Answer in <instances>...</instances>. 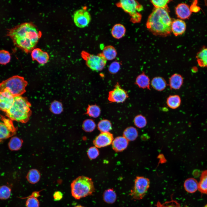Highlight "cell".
<instances>
[{"label":"cell","instance_id":"6da1fadb","mask_svg":"<svg viewBox=\"0 0 207 207\" xmlns=\"http://www.w3.org/2000/svg\"><path fill=\"white\" fill-rule=\"evenodd\" d=\"M172 22L167 8H155L149 16L146 26L154 35L166 36L172 32Z\"/></svg>","mask_w":207,"mask_h":207},{"label":"cell","instance_id":"7a4b0ae2","mask_svg":"<svg viewBox=\"0 0 207 207\" xmlns=\"http://www.w3.org/2000/svg\"><path fill=\"white\" fill-rule=\"evenodd\" d=\"M31 106L26 97L21 96L14 97L12 105L5 112L6 115L11 120L25 123L28 121L31 114Z\"/></svg>","mask_w":207,"mask_h":207},{"label":"cell","instance_id":"3957f363","mask_svg":"<svg viewBox=\"0 0 207 207\" xmlns=\"http://www.w3.org/2000/svg\"><path fill=\"white\" fill-rule=\"evenodd\" d=\"M71 188L72 196L77 200L91 195L95 191L92 179L83 176L73 180L71 184Z\"/></svg>","mask_w":207,"mask_h":207},{"label":"cell","instance_id":"277c9868","mask_svg":"<svg viewBox=\"0 0 207 207\" xmlns=\"http://www.w3.org/2000/svg\"><path fill=\"white\" fill-rule=\"evenodd\" d=\"M27 82L23 77L13 76L0 83V93L6 90L14 97L21 96L26 92Z\"/></svg>","mask_w":207,"mask_h":207},{"label":"cell","instance_id":"5b68a950","mask_svg":"<svg viewBox=\"0 0 207 207\" xmlns=\"http://www.w3.org/2000/svg\"><path fill=\"white\" fill-rule=\"evenodd\" d=\"M150 181L143 176L136 177L133 188L131 190L129 195L134 200L142 199L146 195L150 186Z\"/></svg>","mask_w":207,"mask_h":207},{"label":"cell","instance_id":"8992f818","mask_svg":"<svg viewBox=\"0 0 207 207\" xmlns=\"http://www.w3.org/2000/svg\"><path fill=\"white\" fill-rule=\"evenodd\" d=\"M81 55L87 66L93 71H101L106 65L107 60L102 53L95 55L83 51Z\"/></svg>","mask_w":207,"mask_h":207},{"label":"cell","instance_id":"52a82bcc","mask_svg":"<svg viewBox=\"0 0 207 207\" xmlns=\"http://www.w3.org/2000/svg\"><path fill=\"white\" fill-rule=\"evenodd\" d=\"M118 6L130 14L133 21L138 22L141 20V15L137 12L142 10L143 7L137 1L134 0H122L118 3Z\"/></svg>","mask_w":207,"mask_h":207},{"label":"cell","instance_id":"ba28073f","mask_svg":"<svg viewBox=\"0 0 207 207\" xmlns=\"http://www.w3.org/2000/svg\"><path fill=\"white\" fill-rule=\"evenodd\" d=\"M129 97L126 91L122 88L117 82L114 88L108 93V99L110 103H122Z\"/></svg>","mask_w":207,"mask_h":207},{"label":"cell","instance_id":"9c48e42d","mask_svg":"<svg viewBox=\"0 0 207 207\" xmlns=\"http://www.w3.org/2000/svg\"><path fill=\"white\" fill-rule=\"evenodd\" d=\"M0 121V142L14 135L16 128L12 120L1 116Z\"/></svg>","mask_w":207,"mask_h":207},{"label":"cell","instance_id":"30bf717a","mask_svg":"<svg viewBox=\"0 0 207 207\" xmlns=\"http://www.w3.org/2000/svg\"><path fill=\"white\" fill-rule=\"evenodd\" d=\"M73 20L75 25L78 27L84 28L88 25L91 20L89 13L84 9L76 10L74 13Z\"/></svg>","mask_w":207,"mask_h":207},{"label":"cell","instance_id":"8fae6325","mask_svg":"<svg viewBox=\"0 0 207 207\" xmlns=\"http://www.w3.org/2000/svg\"><path fill=\"white\" fill-rule=\"evenodd\" d=\"M14 97L8 91L4 90L0 93V110L6 112L11 107Z\"/></svg>","mask_w":207,"mask_h":207},{"label":"cell","instance_id":"7c38bea8","mask_svg":"<svg viewBox=\"0 0 207 207\" xmlns=\"http://www.w3.org/2000/svg\"><path fill=\"white\" fill-rule=\"evenodd\" d=\"M113 139V135L111 133L101 132L95 138L93 142L95 147L101 148L110 145Z\"/></svg>","mask_w":207,"mask_h":207},{"label":"cell","instance_id":"4fadbf2b","mask_svg":"<svg viewBox=\"0 0 207 207\" xmlns=\"http://www.w3.org/2000/svg\"><path fill=\"white\" fill-rule=\"evenodd\" d=\"M175 13L177 17L181 20L188 19L191 14L190 7L185 3L179 4L175 8Z\"/></svg>","mask_w":207,"mask_h":207},{"label":"cell","instance_id":"5bb4252c","mask_svg":"<svg viewBox=\"0 0 207 207\" xmlns=\"http://www.w3.org/2000/svg\"><path fill=\"white\" fill-rule=\"evenodd\" d=\"M186 24L182 20L177 19L172 21L171 25V31L175 36L183 34L186 29Z\"/></svg>","mask_w":207,"mask_h":207},{"label":"cell","instance_id":"9a60e30c","mask_svg":"<svg viewBox=\"0 0 207 207\" xmlns=\"http://www.w3.org/2000/svg\"><path fill=\"white\" fill-rule=\"evenodd\" d=\"M135 84L139 88L150 90L151 82L150 79L143 72L137 77Z\"/></svg>","mask_w":207,"mask_h":207},{"label":"cell","instance_id":"2e32d148","mask_svg":"<svg viewBox=\"0 0 207 207\" xmlns=\"http://www.w3.org/2000/svg\"><path fill=\"white\" fill-rule=\"evenodd\" d=\"M128 141L124 137H118L113 140L112 145L113 149L116 152L122 151L127 147Z\"/></svg>","mask_w":207,"mask_h":207},{"label":"cell","instance_id":"e0dca14e","mask_svg":"<svg viewBox=\"0 0 207 207\" xmlns=\"http://www.w3.org/2000/svg\"><path fill=\"white\" fill-rule=\"evenodd\" d=\"M183 83L182 76L178 73H174L170 77L169 85L171 89L178 90L180 89Z\"/></svg>","mask_w":207,"mask_h":207},{"label":"cell","instance_id":"ac0fdd59","mask_svg":"<svg viewBox=\"0 0 207 207\" xmlns=\"http://www.w3.org/2000/svg\"><path fill=\"white\" fill-rule=\"evenodd\" d=\"M151 85L153 89L158 91H162L166 88L167 84L164 78L160 76L154 77L151 81Z\"/></svg>","mask_w":207,"mask_h":207},{"label":"cell","instance_id":"d6986e66","mask_svg":"<svg viewBox=\"0 0 207 207\" xmlns=\"http://www.w3.org/2000/svg\"><path fill=\"white\" fill-rule=\"evenodd\" d=\"M198 183L195 179L190 178L186 179L184 183V187L188 193H193L198 189Z\"/></svg>","mask_w":207,"mask_h":207},{"label":"cell","instance_id":"ffe728a7","mask_svg":"<svg viewBox=\"0 0 207 207\" xmlns=\"http://www.w3.org/2000/svg\"><path fill=\"white\" fill-rule=\"evenodd\" d=\"M166 103L168 106L170 108L175 109L178 108L181 103V99L180 96L177 95H171L167 98Z\"/></svg>","mask_w":207,"mask_h":207},{"label":"cell","instance_id":"44dd1931","mask_svg":"<svg viewBox=\"0 0 207 207\" xmlns=\"http://www.w3.org/2000/svg\"><path fill=\"white\" fill-rule=\"evenodd\" d=\"M126 31V28L123 25L118 24L113 26L111 33L113 37L117 39H119L124 36Z\"/></svg>","mask_w":207,"mask_h":207},{"label":"cell","instance_id":"7402d4cb","mask_svg":"<svg viewBox=\"0 0 207 207\" xmlns=\"http://www.w3.org/2000/svg\"><path fill=\"white\" fill-rule=\"evenodd\" d=\"M103 200L106 203L112 204L114 203L117 198V195L113 189H108L103 192Z\"/></svg>","mask_w":207,"mask_h":207},{"label":"cell","instance_id":"603a6c76","mask_svg":"<svg viewBox=\"0 0 207 207\" xmlns=\"http://www.w3.org/2000/svg\"><path fill=\"white\" fill-rule=\"evenodd\" d=\"M196 57L199 66L207 67V48L202 49L197 53Z\"/></svg>","mask_w":207,"mask_h":207},{"label":"cell","instance_id":"cb8c5ba5","mask_svg":"<svg viewBox=\"0 0 207 207\" xmlns=\"http://www.w3.org/2000/svg\"><path fill=\"white\" fill-rule=\"evenodd\" d=\"M101 53L107 60H111L114 59L117 54L116 49L111 45L105 47Z\"/></svg>","mask_w":207,"mask_h":207},{"label":"cell","instance_id":"d4e9b609","mask_svg":"<svg viewBox=\"0 0 207 207\" xmlns=\"http://www.w3.org/2000/svg\"><path fill=\"white\" fill-rule=\"evenodd\" d=\"M198 189L202 193L207 194V170L203 171L201 173Z\"/></svg>","mask_w":207,"mask_h":207},{"label":"cell","instance_id":"484cf974","mask_svg":"<svg viewBox=\"0 0 207 207\" xmlns=\"http://www.w3.org/2000/svg\"><path fill=\"white\" fill-rule=\"evenodd\" d=\"M40 177V174L39 171L34 169L29 170L26 176L28 181L32 184L37 183L39 181Z\"/></svg>","mask_w":207,"mask_h":207},{"label":"cell","instance_id":"4316f807","mask_svg":"<svg viewBox=\"0 0 207 207\" xmlns=\"http://www.w3.org/2000/svg\"><path fill=\"white\" fill-rule=\"evenodd\" d=\"M100 108L96 104L89 105L87 108L85 114L90 117L96 118L99 116L101 113Z\"/></svg>","mask_w":207,"mask_h":207},{"label":"cell","instance_id":"83f0119b","mask_svg":"<svg viewBox=\"0 0 207 207\" xmlns=\"http://www.w3.org/2000/svg\"><path fill=\"white\" fill-rule=\"evenodd\" d=\"M138 133L135 128L130 126L126 129L123 132V137L128 141L135 140L138 136Z\"/></svg>","mask_w":207,"mask_h":207},{"label":"cell","instance_id":"f1b7e54d","mask_svg":"<svg viewBox=\"0 0 207 207\" xmlns=\"http://www.w3.org/2000/svg\"><path fill=\"white\" fill-rule=\"evenodd\" d=\"M22 140L20 138L16 137H12L8 143V147L10 150L12 151H16L20 149L22 146Z\"/></svg>","mask_w":207,"mask_h":207},{"label":"cell","instance_id":"f546056e","mask_svg":"<svg viewBox=\"0 0 207 207\" xmlns=\"http://www.w3.org/2000/svg\"><path fill=\"white\" fill-rule=\"evenodd\" d=\"M97 126L98 129L101 133L109 132L112 129L111 122L107 119L100 120Z\"/></svg>","mask_w":207,"mask_h":207},{"label":"cell","instance_id":"4dcf8cb0","mask_svg":"<svg viewBox=\"0 0 207 207\" xmlns=\"http://www.w3.org/2000/svg\"><path fill=\"white\" fill-rule=\"evenodd\" d=\"M50 109L51 112L53 114H59L61 113L63 110L62 104L59 101H54L51 103Z\"/></svg>","mask_w":207,"mask_h":207},{"label":"cell","instance_id":"1f68e13d","mask_svg":"<svg viewBox=\"0 0 207 207\" xmlns=\"http://www.w3.org/2000/svg\"><path fill=\"white\" fill-rule=\"evenodd\" d=\"M134 122L137 127L142 128L145 126L147 122L145 117L140 114L135 116L134 119Z\"/></svg>","mask_w":207,"mask_h":207},{"label":"cell","instance_id":"d6a6232c","mask_svg":"<svg viewBox=\"0 0 207 207\" xmlns=\"http://www.w3.org/2000/svg\"><path fill=\"white\" fill-rule=\"evenodd\" d=\"M83 129L85 131L90 132L95 128L96 124L94 121L91 119L85 120L83 124Z\"/></svg>","mask_w":207,"mask_h":207},{"label":"cell","instance_id":"836d02e7","mask_svg":"<svg viewBox=\"0 0 207 207\" xmlns=\"http://www.w3.org/2000/svg\"><path fill=\"white\" fill-rule=\"evenodd\" d=\"M11 56L9 52L5 50H0V64L5 65L10 61Z\"/></svg>","mask_w":207,"mask_h":207},{"label":"cell","instance_id":"e575fe53","mask_svg":"<svg viewBox=\"0 0 207 207\" xmlns=\"http://www.w3.org/2000/svg\"><path fill=\"white\" fill-rule=\"evenodd\" d=\"M11 195V189L6 185L0 187V199L6 200L9 198Z\"/></svg>","mask_w":207,"mask_h":207},{"label":"cell","instance_id":"d590c367","mask_svg":"<svg viewBox=\"0 0 207 207\" xmlns=\"http://www.w3.org/2000/svg\"><path fill=\"white\" fill-rule=\"evenodd\" d=\"M49 55L48 53L42 51L36 60L40 64L44 65L48 62L49 60Z\"/></svg>","mask_w":207,"mask_h":207},{"label":"cell","instance_id":"8d00e7d4","mask_svg":"<svg viewBox=\"0 0 207 207\" xmlns=\"http://www.w3.org/2000/svg\"><path fill=\"white\" fill-rule=\"evenodd\" d=\"M170 1L168 0H152L151 2L156 8H167L168 3Z\"/></svg>","mask_w":207,"mask_h":207},{"label":"cell","instance_id":"74e56055","mask_svg":"<svg viewBox=\"0 0 207 207\" xmlns=\"http://www.w3.org/2000/svg\"><path fill=\"white\" fill-rule=\"evenodd\" d=\"M120 68V63L118 62L114 61L110 65L108 70L110 74H114L119 71Z\"/></svg>","mask_w":207,"mask_h":207},{"label":"cell","instance_id":"f35d334b","mask_svg":"<svg viewBox=\"0 0 207 207\" xmlns=\"http://www.w3.org/2000/svg\"><path fill=\"white\" fill-rule=\"evenodd\" d=\"M26 207H39V202L38 199L35 197H30L26 202Z\"/></svg>","mask_w":207,"mask_h":207},{"label":"cell","instance_id":"ab89813d","mask_svg":"<svg viewBox=\"0 0 207 207\" xmlns=\"http://www.w3.org/2000/svg\"><path fill=\"white\" fill-rule=\"evenodd\" d=\"M99 151L95 147H90L87 151V155L89 158L91 159L96 158L99 155Z\"/></svg>","mask_w":207,"mask_h":207},{"label":"cell","instance_id":"60d3db41","mask_svg":"<svg viewBox=\"0 0 207 207\" xmlns=\"http://www.w3.org/2000/svg\"><path fill=\"white\" fill-rule=\"evenodd\" d=\"M42 51L40 49L37 48L33 49L31 53V57L33 60H36L37 59Z\"/></svg>","mask_w":207,"mask_h":207},{"label":"cell","instance_id":"b9f144b4","mask_svg":"<svg viewBox=\"0 0 207 207\" xmlns=\"http://www.w3.org/2000/svg\"><path fill=\"white\" fill-rule=\"evenodd\" d=\"M197 1H195L193 2L190 7V9L191 12L196 13L200 11V7L197 5Z\"/></svg>","mask_w":207,"mask_h":207},{"label":"cell","instance_id":"7bdbcfd3","mask_svg":"<svg viewBox=\"0 0 207 207\" xmlns=\"http://www.w3.org/2000/svg\"><path fill=\"white\" fill-rule=\"evenodd\" d=\"M53 197L55 200H59L62 198L63 194L60 191H56L54 193L53 195Z\"/></svg>","mask_w":207,"mask_h":207},{"label":"cell","instance_id":"ee69618b","mask_svg":"<svg viewBox=\"0 0 207 207\" xmlns=\"http://www.w3.org/2000/svg\"><path fill=\"white\" fill-rule=\"evenodd\" d=\"M74 207H84V206H82L80 205H79L76 206H75Z\"/></svg>","mask_w":207,"mask_h":207},{"label":"cell","instance_id":"f6af8a7d","mask_svg":"<svg viewBox=\"0 0 207 207\" xmlns=\"http://www.w3.org/2000/svg\"><path fill=\"white\" fill-rule=\"evenodd\" d=\"M204 207H207V204H206Z\"/></svg>","mask_w":207,"mask_h":207}]
</instances>
